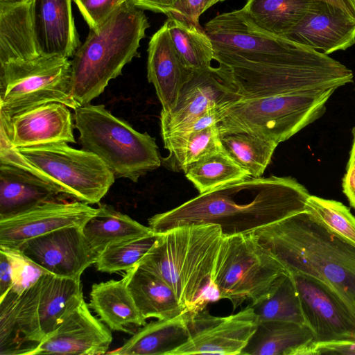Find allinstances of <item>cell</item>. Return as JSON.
I'll return each mask as SVG.
<instances>
[{
    "mask_svg": "<svg viewBox=\"0 0 355 355\" xmlns=\"http://www.w3.org/2000/svg\"><path fill=\"white\" fill-rule=\"evenodd\" d=\"M38 56L31 0L18 3H0V64Z\"/></svg>",
    "mask_w": 355,
    "mask_h": 355,
    "instance_id": "4316f807",
    "label": "cell"
},
{
    "mask_svg": "<svg viewBox=\"0 0 355 355\" xmlns=\"http://www.w3.org/2000/svg\"><path fill=\"white\" fill-rule=\"evenodd\" d=\"M76 200L48 202L20 214L0 218V246L18 248L26 241L71 226L83 225L96 213Z\"/></svg>",
    "mask_w": 355,
    "mask_h": 355,
    "instance_id": "e0dca14e",
    "label": "cell"
},
{
    "mask_svg": "<svg viewBox=\"0 0 355 355\" xmlns=\"http://www.w3.org/2000/svg\"><path fill=\"white\" fill-rule=\"evenodd\" d=\"M123 279L145 319H169L187 312L164 281L139 265L126 271Z\"/></svg>",
    "mask_w": 355,
    "mask_h": 355,
    "instance_id": "484cf974",
    "label": "cell"
},
{
    "mask_svg": "<svg viewBox=\"0 0 355 355\" xmlns=\"http://www.w3.org/2000/svg\"><path fill=\"white\" fill-rule=\"evenodd\" d=\"M168 155L163 164L171 170L182 171L193 163L223 150L218 124L189 133L162 136Z\"/></svg>",
    "mask_w": 355,
    "mask_h": 355,
    "instance_id": "f546056e",
    "label": "cell"
},
{
    "mask_svg": "<svg viewBox=\"0 0 355 355\" xmlns=\"http://www.w3.org/2000/svg\"><path fill=\"white\" fill-rule=\"evenodd\" d=\"M89 307L83 300L30 355L107 354L112 340V334L92 314Z\"/></svg>",
    "mask_w": 355,
    "mask_h": 355,
    "instance_id": "d6986e66",
    "label": "cell"
},
{
    "mask_svg": "<svg viewBox=\"0 0 355 355\" xmlns=\"http://www.w3.org/2000/svg\"><path fill=\"white\" fill-rule=\"evenodd\" d=\"M336 89L241 98L227 107L220 132L245 131L279 144L322 116Z\"/></svg>",
    "mask_w": 355,
    "mask_h": 355,
    "instance_id": "52a82bcc",
    "label": "cell"
},
{
    "mask_svg": "<svg viewBox=\"0 0 355 355\" xmlns=\"http://www.w3.org/2000/svg\"><path fill=\"white\" fill-rule=\"evenodd\" d=\"M83 300L80 279L47 273L13 298L11 325L19 340L34 349Z\"/></svg>",
    "mask_w": 355,
    "mask_h": 355,
    "instance_id": "7c38bea8",
    "label": "cell"
},
{
    "mask_svg": "<svg viewBox=\"0 0 355 355\" xmlns=\"http://www.w3.org/2000/svg\"><path fill=\"white\" fill-rule=\"evenodd\" d=\"M72 0H31V13L40 55L69 58L80 46Z\"/></svg>",
    "mask_w": 355,
    "mask_h": 355,
    "instance_id": "44dd1931",
    "label": "cell"
},
{
    "mask_svg": "<svg viewBox=\"0 0 355 355\" xmlns=\"http://www.w3.org/2000/svg\"><path fill=\"white\" fill-rule=\"evenodd\" d=\"M60 195L63 194L58 189L32 173L0 162V218L60 200Z\"/></svg>",
    "mask_w": 355,
    "mask_h": 355,
    "instance_id": "603a6c76",
    "label": "cell"
},
{
    "mask_svg": "<svg viewBox=\"0 0 355 355\" xmlns=\"http://www.w3.org/2000/svg\"><path fill=\"white\" fill-rule=\"evenodd\" d=\"M76 1V0H73V1Z\"/></svg>",
    "mask_w": 355,
    "mask_h": 355,
    "instance_id": "f907efd6",
    "label": "cell"
},
{
    "mask_svg": "<svg viewBox=\"0 0 355 355\" xmlns=\"http://www.w3.org/2000/svg\"><path fill=\"white\" fill-rule=\"evenodd\" d=\"M159 234L119 242L107 246L97 257L98 271L114 273L128 271L137 265L155 245Z\"/></svg>",
    "mask_w": 355,
    "mask_h": 355,
    "instance_id": "d590c367",
    "label": "cell"
},
{
    "mask_svg": "<svg viewBox=\"0 0 355 355\" xmlns=\"http://www.w3.org/2000/svg\"><path fill=\"white\" fill-rule=\"evenodd\" d=\"M349 160H355V128L354 130V139Z\"/></svg>",
    "mask_w": 355,
    "mask_h": 355,
    "instance_id": "7dc6e473",
    "label": "cell"
},
{
    "mask_svg": "<svg viewBox=\"0 0 355 355\" xmlns=\"http://www.w3.org/2000/svg\"><path fill=\"white\" fill-rule=\"evenodd\" d=\"M313 340V334L307 325L279 320L259 322L241 354L297 355Z\"/></svg>",
    "mask_w": 355,
    "mask_h": 355,
    "instance_id": "83f0119b",
    "label": "cell"
},
{
    "mask_svg": "<svg viewBox=\"0 0 355 355\" xmlns=\"http://www.w3.org/2000/svg\"><path fill=\"white\" fill-rule=\"evenodd\" d=\"M8 257L12 270V284L9 291L20 295L35 284L43 275L49 273L30 259L17 248L0 246Z\"/></svg>",
    "mask_w": 355,
    "mask_h": 355,
    "instance_id": "74e56055",
    "label": "cell"
},
{
    "mask_svg": "<svg viewBox=\"0 0 355 355\" xmlns=\"http://www.w3.org/2000/svg\"><path fill=\"white\" fill-rule=\"evenodd\" d=\"M191 71L182 62L165 22L150 40L147 60L148 80L155 87L162 112L173 108Z\"/></svg>",
    "mask_w": 355,
    "mask_h": 355,
    "instance_id": "7402d4cb",
    "label": "cell"
},
{
    "mask_svg": "<svg viewBox=\"0 0 355 355\" xmlns=\"http://www.w3.org/2000/svg\"><path fill=\"white\" fill-rule=\"evenodd\" d=\"M347 354L355 355V342H311L301 348L297 355Z\"/></svg>",
    "mask_w": 355,
    "mask_h": 355,
    "instance_id": "ab89813d",
    "label": "cell"
},
{
    "mask_svg": "<svg viewBox=\"0 0 355 355\" xmlns=\"http://www.w3.org/2000/svg\"><path fill=\"white\" fill-rule=\"evenodd\" d=\"M223 237L214 224L173 228L159 234L137 265L164 281L186 311L196 312L220 299L212 277Z\"/></svg>",
    "mask_w": 355,
    "mask_h": 355,
    "instance_id": "3957f363",
    "label": "cell"
},
{
    "mask_svg": "<svg viewBox=\"0 0 355 355\" xmlns=\"http://www.w3.org/2000/svg\"><path fill=\"white\" fill-rule=\"evenodd\" d=\"M259 322L279 320L306 324L300 300L291 275L283 273L266 297L249 305Z\"/></svg>",
    "mask_w": 355,
    "mask_h": 355,
    "instance_id": "836d02e7",
    "label": "cell"
},
{
    "mask_svg": "<svg viewBox=\"0 0 355 355\" xmlns=\"http://www.w3.org/2000/svg\"><path fill=\"white\" fill-rule=\"evenodd\" d=\"M125 0H76L74 3L90 29L101 25Z\"/></svg>",
    "mask_w": 355,
    "mask_h": 355,
    "instance_id": "f35d334b",
    "label": "cell"
},
{
    "mask_svg": "<svg viewBox=\"0 0 355 355\" xmlns=\"http://www.w3.org/2000/svg\"><path fill=\"white\" fill-rule=\"evenodd\" d=\"M189 313L191 338L172 355L241 354L259 324L250 306L225 317L213 316L204 309Z\"/></svg>",
    "mask_w": 355,
    "mask_h": 355,
    "instance_id": "9a60e30c",
    "label": "cell"
},
{
    "mask_svg": "<svg viewBox=\"0 0 355 355\" xmlns=\"http://www.w3.org/2000/svg\"><path fill=\"white\" fill-rule=\"evenodd\" d=\"M241 95L222 67L191 71L182 86L177 102L168 112L161 111V135L169 134L207 111L232 105Z\"/></svg>",
    "mask_w": 355,
    "mask_h": 355,
    "instance_id": "5bb4252c",
    "label": "cell"
},
{
    "mask_svg": "<svg viewBox=\"0 0 355 355\" xmlns=\"http://www.w3.org/2000/svg\"><path fill=\"white\" fill-rule=\"evenodd\" d=\"M226 1V0H209L208 3H207V7H206V10L207 9H209V8H211V6H214L215 4H216L217 3L223 2V1Z\"/></svg>",
    "mask_w": 355,
    "mask_h": 355,
    "instance_id": "c3c4849f",
    "label": "cell"
},
{
    "mask_svg": "<svg viewBox=\"0 0 355 355\" xmlns=\"http://www.w3.org/2000/svg\"><path fill=\"white\" fill-rule=\"evenodd\" d=\"M191 338L189 313L146 324L121 347L107 352L114 355H172Z\"/></svg>",
    "mask_w": 355,
    "mask_h": 355,
    "instance_id": "d4e9b609",
    "label": "cell"
},
{
    "mask_svg": "<svg viewBox=\"0 0 355 355\" xmlns=\"http://www.w3.org/2000/svg\"><path fill=\"white\" fill-rule=\"evenodd\" d=\"M0 162L19 166L58 189L63 195L88 205L98 204L115 180L108 166L96 155L51 143L21 148L10 145L0 149Z\"/></svg>",
    "mask_w": 355,
    "mask_h": 355,
    "instance_id": "5b68a950",
    "label": "cell"
},
{
    "mask_svg": "<svg viewBox=\"0 0 355 355\" xmlns=\"http://www.w3.org/2000/svg\"><path fill=\"white\" fill-rule=\"evenodd\" d=\"M17 249L54 275L80 279L98 255L88 245L82 227H63L28 239Z\"/></svg>",
    "mask_w": 355,
    "mask_h": 355,
    "instance_id": "2e32d148",
    "label": "cell"
},
{
    "mask_svg": "<svg viewBox=\"0 0 355 355\" xmlns=\"http://www.w3.org/2000/svg\"><path fill=\"white\" fill-rule=\"evenodd\" d=\"M289 274L313 341L355 342V304L320 279L302 273Z\"/></svg>",
    "mask_w": 355,
    "mask_h": 355,
    "instance_id": "4fadbf2b",
    "label": "cell"
},
{
    "mask_svg": "<svg viewBox=\"0 0 355 355\" xmlns=\"http://www.w3.org/2000/svg\"><path fill=\"white\" fill-rule=\"evenodd\" d=\"M228 106L229 105L211 109L198 117L194 119L189 123L184 124V125L180 127L169 134L189 133L191 132L199 131L208 127L218 125L223 120L225 116V112Z\"/></svg>",
    "mask_w": 355,
    "mask_h": 355,
    "instance_id": "b9f144b4",
    "label": "cell"
},
{
    "mask_svg": "<svg viewBox=\"0 0 355 355\" xmlns=\"http://www.w3.org/2000/svg\"><path fill=\"white\" fill-rule=\"evenodd\" d=\"M310 194L291 177H248L200 193L148 220L157 234L187 225H218L223 236L250 234L306 210Z\"/></svg>",
    "mask_w": 355,
    "mask_h": 355,
    "instance_id": "6da1fadb",
    "label": "cell"
},
{
    "mask_svg": "<svg viewBox=\"0 0 355 355\" xmlns=\"http://www.w3.org/2000/svg\"><path fill=\"white\" fill-rule=\"evenodd\" d=\"M220 138L225 152L252 178L262 177L278 145L245 131L220 132Z\"/></svg>",
    "mask_w": 355,
    "mask_h": 355,
    "instance_id": "d6a6232c",
    "label": "cell"
},
{
    "mask_svg": "<svg viewBox=\"0 0 355 355\" xmlns=\"http://www.w3.org/2000/svg\"><path fill=\"white\" fill-rule=\"evenodd\" d=\"M137 8L167 15L178 0H130Z\"/></svg>",
    "mask_w": 355,
    "mask_h": 355,
    "instance_id": "7bdbcfd3",
    "label": "cell"
},
{
    "mask_svg": "<svg viewBox=\"0 0 355 355\" xmlns=\"http://www.w3.org/2000/svg\"><path fill=\"white\" fill-rule=\"evenodd\" d=\"M165 22L175 49L186 68L198 71L211 67L215 51L205 28L171 15H167Z\"/></svg>",
    "mask_w": 355,
    "mask_h": 355,
    "instance_id": "1f68e13d",
    "label": "cell"
},
{
    "mask_svg": "<svg viewBox=\"0 0 355 355\" xmlns=\"http://www.w3.org/2000/svg\"><path fill=\"white\" fill-rule=\"evenodd\" d=\"M288 272L252 233L223 236L212 279L220 299L236 309L245 300L254 304L266 296L277 279Z\"/></svg>",
    "mask_w": 355,
    "mask_h": 355,
    "instance_id": "9c48e42d",
    "label": "cell"
},
{
    "mask_svg": "<svg viewBox=\"0 0 355 355\" xmlns=\"http://www.w3.org/2000/svg\"><path fill=\"white\" fill-rule=\"evenodd\" d=\"M184 173L199 193L250 177L224 149L191 164Z\"/></svg>",
    "mask_w": 355,
    "mask_h": 355,
    "instance_id": "e575fe53",
    "label": "cell"
},
{
    "mask_svg": "<svg viewBox=\"0 0 355 355\" xmlns=\"http://www.w3.org/2000/svg\"><path fill=\"white\" fill-rule=\"evenodd\" d=\"M88 305L113 331L134 334L146 324L123 279L93 284Z\"/></svg>",
    "mask_w": 355,
    "mask_h": 355,
    "instance_id": "cb8c5ba5",
    "label": "cell"
},
{
    "mask_svg": "<svg viewBox=\"0 0 355 355\" xmlns=\"http://www.w3.org/2000/svg\"><path fill=\"white\" fill-rule=\"evenodd\" d=\"M73 119L80 144L101 158L116 178L137 182L160 166L162 159L155 139L135 130L104 105L79 106L74 110Z\"/></svg>",
    "mask_w": 355,
    "mask_h": 355,
    "instance_id": "8992f818",
    "label": "cell"
},
{
    "mask_svg": "<svg viewBox=\"0 0 355 355\" xmlns=\"http://www.w3.org/2000/svg\"><path fill=\"white\" fill-rule=\"evenodd\" d=\"M71 61L58 56L0 64V113L12 116L41 104L79 107L71 90Z\"/></svg>",
    "mask_w": 355,
    "mask_h": 355,
    "instance_id": "8fae6325",
    "label": "cell"
},
{
    "mask_svg": "<svg viewBox=\"0 0 355 355\" xmlns=\"http://www.w3.org/2000/svg\"><path fill=\"white\" fill-rule=\"evenodd\" d=\"M343 189L351 205L355 209V160L348 162L343 180Z\"/></svg>",
    "mask_w": 355,
    "mask_h": 355,
    "instance_id": "f6af8a7d",
    "label": "cell"
},
{
    "mask_svg": "<svg viewBox=\"0 0 355 355\" xmlns=\"http://www.w3.org/2000/svg\"><path fill=\"white\" fill-rule=\"evenodd\" d=\"M306 210L331 231L355 245V217L343 204L310 195Z\"/></svg>",
    "mask_w": 355,
    "mask_h": 355,
    "instance_id": "8d00e7d4",
    "label": "cell"
},
{
    "mask_svg": "<svg viewBox=\"0 0 355 355\" xmlns=\"http://www.w3.org/2000/svg\"><path fill=\"white\" fill-rule=\"evenodd\" d=\"M313 0H247L241 8L261 30L284 36L300 21Z\"/></svg>",
    "mask_w": 355,
    "mask_h": 355,
    "instance_id": "4dcf8cb0",
    "label": "cell"
},
{
    "mask_svg": "<svg viewBox=\"0 0 355 355\" xmlns=\"http://www.w3.org/2000/svg\"><path fill=\"white\" fill-rule=\"evenodd\" d=\"M66 105L51 102L12 117L0 114L1 133L15 148L51 143H75L71 113Z\"/></svg>",
    "mask_w": 355,
    "mask_h": 355,
    "instance_id": "ac0fdd59",
    "label": "cell"
},
{
    "mask_svg": "<svg viewBox=\"0 0 355 355\" xmlns=\"http://www.w3.org/2000/svg\"><path fill=\"white\" fill-rule=\"evenodd\" d=\"M12 284V270L7 255L0 250V298L10 289Z\"/></svg>",
    "mask_w": 355,
    "mask_h": 355,
    "instance_id": "ee69618b",
    "label": "cell"
},
{
    "mask_svg": "<svg viewBox=\"0 0 355 355\" xmlns=\"http://www.w3.org/2000/svg\"><path fill=\"white\" fill-rule=\"evenodd\" d=\"M209 0H178L167 15L199 26L200 16L206 11ZM166 15V16H167Z\"/></svg>",
    "mask_w": 355,
    "mask_h": 355,
    "instance_id": "60d3db41",
    "label": "cell"
},
{
    "mask_svg": "<svg viewBox=\"0 0 355 355\" xmlns=\"http://www.w3.org/2000/svg\"><path fill=\"white\" fill-rule=\"evenodd\" d=\"M338 7L355 18V0H321Z\"/></svg>",
    "mask_w": 355,
    "mask_h": 355,
    "instance_id": "bcb514c9",
    "label": "cell"
},
{
    "mask_svg": "<svg viewBox=\"0 0 355 355\" xmlns=\"http://www.w3.org/2000/svg\"><path fill=\"white\" fill-rule=\"evenodd\" d=\"M288 273L320 279L355 304V245L306 210L252 232Z\"/></svg>",
    "mask_w": 355,
    "mask_h": 355,
    "instance_id": "7a4b0ae2",
    "label": "cell"
},
{
    "mask_svg": "<svg viewBox=\"0 0 355 355\" xmlns=\"http://www.w3.org/2000/svg\"><path fill=\"white\" fill-rule=\"evenodd\" d=\"M205 30L212 42L218 64H296L327 56L261 30L241 8L217 15L205 24Z\"/></svg>",
    "mask_w": 355,
    "mask_h": 355,
    "instance_id": "ba28073f",
    "label": "cell"
},
{
    "mask_svg": "<svg viewBox=\"0 0 355 355\" xmlns=\"http://www.w3.org/2000/svg\"><path fill=\"white\" fill-rule=\"evenodd\" d=\"M284 38L327 55L345 51L355 44V18L324 1L313 0Z\"/></svg>",
    "mask_w": 355,
    "mask_h": 355,
    "instance_id": "ffe728a7",
    "label": "cell"
},
{
    "mask_svg": "<svg viewBox=\"0 0 355 355\" xmlns=\"http://www.w3.org/2000/svg\"><path fill=\"white\" fill-rule=\"evenodd\" d=\"M82 230L89 246L97 255L110 245L154 233L149 227L104 204L99 205L97 212Z\"/></svg>",
    "mask_w": 355,
    "mask_h": 355,
    "instance_id": "f1b7e54d",
    "label": "cell"
},
{
    "mask_svg": "<svg viewBox=\"0 0 355 355\" xmlns=\"http://www.w3.org/2000/svg\"><path fill=\"white\" fill-rule=\"evenodd\" d=\"M229 75L241 98L338 89L353 81V72L327 55L296 64H218Z\"/></svg>",
    "mask_w": 355,
    "mask_h": 355,
    "instance_id": "30bf717a",
    "label": "cell"
},
{
    "mask_svg": "<svg viewBox=\"0 0 355 355\" xmlns=\"http://www.w3.org/2000/svg\"><path fill=\"white\" fill-rule=\"evenodd\" d=\"M150 24L143 10L125 0L98 27L90 29L71 61V90L79 106L101 95L124 66L139 56Z\"/></svg>",
    "mask_w": 355,
    "mask_h": 355,
    "instance_id": "277c9868",
    "label": "cell"
},
{
    "mask_svg": "<svg viewBox=\"0 0 355 355\" xmlns=\"http://www.w3.org/2000/svg\"><path fill=\"white\" fill-rule=\"evenodd\" d=\"M30 0H0V3H21L24 1H27Z\"/></svg>",
    "mask_w": 355,
    "mask_h": 355,
    "instance_id": "681fc988",
    "label": "cell"
}]
</instances>
